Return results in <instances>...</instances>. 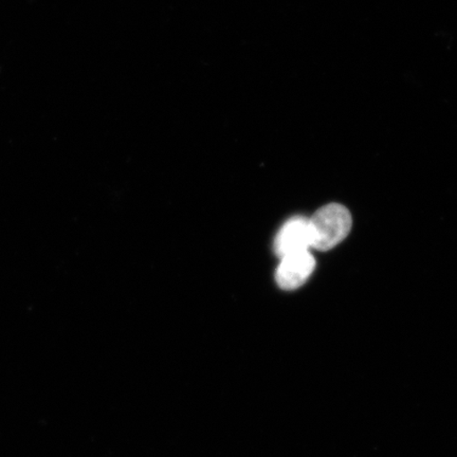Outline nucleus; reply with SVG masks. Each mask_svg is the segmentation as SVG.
Returning a JSON list of instances; mask_svg holds the SVG:
<instances>
[{"label": "nucleus", "instance_id": "obj_1", "mask_svg": "<svg viewBox=\"0 0 457 457\" xmlns=\"http://www.w3.org/2000/svg\"><path fill=\"white\" fill-rule=\"evenodd\" d=\"M352 225V215L345 207L338 204L325 205L310 220L312 248L333 249L348 236Z\"/></svg>", "mask_w": 457, "mask_h": 457}, {"label": "nucleus", "instance_id": "obj_2", "mask_svg": "<svg viewBox=\"0 0 457 457\" xmlns=\"http://www.w3.org/2000/svg\"><path fill=\"white\" fill-rule=\"evenodd\" d=\"M276 272V279L279 287L285 290H294L301 287L316 267V260L310 250L291 253L281 257Z\"/></svg>", "mask_w": 457, "mask_h": 457}, {"label": "nucleus", "instance_id": "obj_3", "mask_svg": "<svg viewBox=\"0 0 457 457\" xmlns=\"http://www.w3.org/2000/svg\"><path fill=\"white\" fill-rule=\"evenodd\" d=\"M312 247L310 220L295 216L285 222L274 239V251L279 257L307 251Z\"/></svg>", "mask_w": 457, "mask_h": 457}]
</instances>
